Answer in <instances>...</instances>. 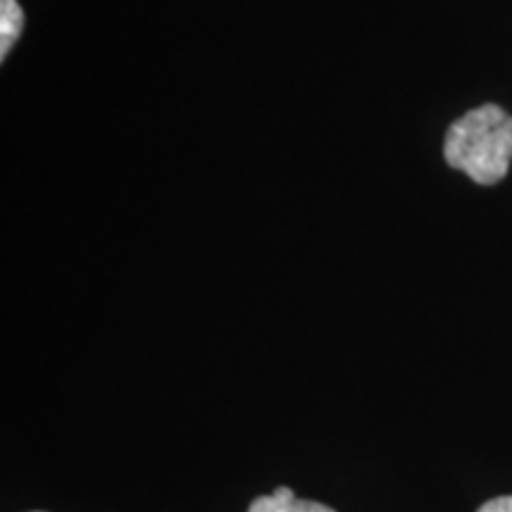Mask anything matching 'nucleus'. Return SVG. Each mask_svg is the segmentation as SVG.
<instances>
[{
  "label": "nucleus",
  "instance_id": "obj_3",
  "mask_svg": "<svg viewBox=\"0 0 512 512\" xmlns=\"http://www.w3.org/2000/svg\"><path fill=\"white\" fill-rule=\"evenodd\" d=\"M24 29V12L17 0H0V60H5Z\"/></svg>",
  "mask_w": 512,
  "mask_h": 512
},
{
  "label": "nucleus",
  "instance_id": "obj_2",
  "mask_svg": "<svg viewBox=\"0 0 512 512\" xmlns=\"http://www.w3.org/2000/svg\"><path fill=\"white\" fill-rule=\"evenodd\" d=\"M249 512H335L328 505H320L313 501H299L287 486L275 489L271 496H261L252 503Z\"/></svg>",
  "mask_w": 512,
  "mask_h": 512
},
{
  "label": "nucleus",
  "instance_id": "obj_1",
  "mask_svg": "<svg viewBox=\"0 0 512 512\" xmlns=\"http://www.w3.org/2000/svg\"><path fill=\"white\" fill-rule=\"evenodd\" d=\"M444 157L479 185L503 181L512 162V117L496 105L467 112L448 128Z\"/></svg>",
  "mask_w": 512,
  "mask_h": 512
},
{
  "label": "nucleus",
  "instance_id": "obj_4",
  "mask_svg": "<svg viewBox=\"0 0 512 512\" xmlns=\"http://www.w3.org/2000/svg\"><path fill=\"white\" fill-rule=\"evenodd\" d=\"M479 512H512V496H501L494 498V501L484 503Z\"/></svg>",
  "mask_w": 512,
  "mask_h": 512
}]
</instances>
